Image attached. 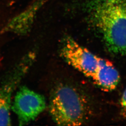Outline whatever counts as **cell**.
Listing matches in <instances>:
<instances>
[{
    "instance_id": "obj_1",
    "label": "cell",
    "mask_w": 126,
    "mask_h": 126,
    "mask_svg": "<svg viewBox=\"0 0 126 126\" xmlns=\"http://www.w3.org/2000/svg\"><path fill=\"white\" fill-rule=\"evenodd\" d=\"M85 10L108 50L126 55V0H90Z\"/></svg>"
},
{
    "instance_id": "obj_2",
    "label": "cell",
    "mask_w": 126,
    "mask_h": 126,
    "mask_svg": "<svg viewBox=\"0 0 126 126\" xmlns=\"http://www.w3.org/2000/svg\"><path fill=\"white\" fill-rule=\"evenodd\" d=\"M49 112L59 126H80L87 119L88 110L85 100L71 86L61 85L53 90L50 97Z\"/></svg>"
},
{
    "instance_id": "obj_3",
    "label": "cell",
    "mask_w": 126,
    "mask_h": 126,
    "mask_svg": "<svg viewBox=\"0 0 126 126\" xmlns=\"http://www.w3.org/2000/svg\"><path fill=\"white\" fill-rule=\"evenodd\" d=\"M35 52L25 54L9 72L0 85V126L11 125V99L15 91L36 59Z\"/></svg>"
},
{
    "instance_id": "obj_4",
    "label": "cell",
    "mask_w": 126,
    "mask_h": 126,
    "mask_svg": "<svg viewBox=\"0 0 126 126\" xmlns=\"http://www.w3.org/2000/svg\"><path fill=\"white\" fill-rule=\"evenodd\" d=\"M59 51L60 56L66 63L92 79L105 60L79 45L70 36L63 38Z\"/></svg>"
},
{
    "instance_id": "obj_5",
    "label": "cell",
    "mask_w": 126,
    "mask_h": 126,
    "mask_svg": "<svg viewBox=\"0 0 126 126\" xmlns=\"http://www.w3.org/2000/svg\"><path fill=\"white\" fill-rule=\"evenodd\" d=\"M46 107L44 96L23 86L15 95L11 109L17 117L19 125L23 126L35 120Z\"/></svg>"
},
{
    "instance_id": "obj_6",
    "label": "cell",
    "mask_w": 126,
    "mask_h": 126,
    "mask_svg": "<svg viewBox=\"0 0 126 126\" xmlns=\"http://www.w3.org/2000/svg\"><path fill=\"white\" fill-rule=\"evenodd\" d=\"M49 0H33L21 13L9 20L2 29V32L18 35L27 34L31 30L38 12Z\"/></svg>"
},
{
    "instance_id": "obj_7",
    "label": "cell",
    "mask_w": 126,
    "mask_h": 126,
    "mask_svg": "<svg viewBox=\"0 0 126 126\" xmlns=\"http://www.w3.org/2000/svg\"><path fill=\"white\" fill-rule=\"evenodd\" d=\"M120 79L117 69L111 62L105 59L92 80L104 91H111L115 89Z\"/></svg>"
},
{
    "instance_id": "obj_8",
    "label": "cell",
    "mask_w": 126,
    "mask_h": 126,
    "mask_svg": "<svg viewBox=\"0 0 126 126\" xmlns=\"http://www.w3.org/2000/svg\"><path fill=\"white\" fill-rule=\"evenodd\" d=\"M120 107L122 116L126 119V88L124 91L121 99Z\"/></svg>"
}]
</instances>
